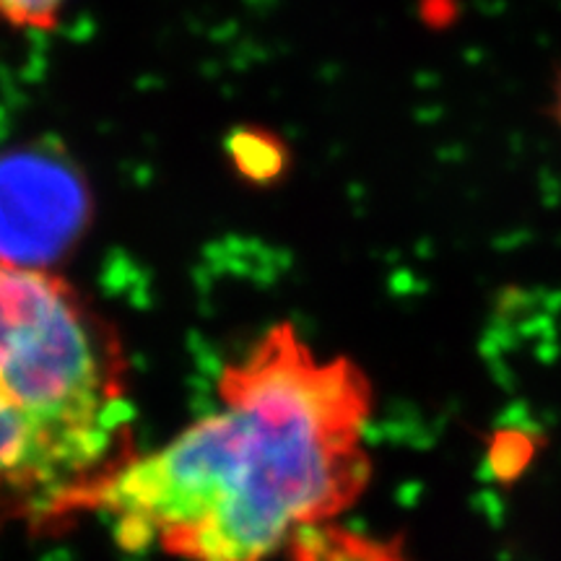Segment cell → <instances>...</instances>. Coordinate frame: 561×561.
Here are the masks:
<instances>
[{"label": "cell", "instance_id": "6da1fadb", "mask_svg": "<svg viewBox=\"0 0 561 561\" xmlns=\"http://www.w3.org/2000/svg\"><path fill=\"white\" fill-rule=\"evenodd\" d=\"M369 416L359 367L320 356L284 322L224 371L214 411L133 455L87 515L130 551L273 561L362 494Z\"/></svg>", "mask_w": 561, "mask_h": 561}, {"label": "cell", "instance_id": "7a4b0ae2", "mask_svg": "<svg viewBox=\"0 0 561 561\" xmlns=\"http://www.w3.org/2000/svg\"><path fill=\"white\" fill-rule=\"evenodd\" d=\"M115 328L50 268L0 261V523L60 525L133 455Z\"/></svg>", "mask_w": 561, "mask_h": 561}, {"label": "cell", "instance_id": "3957f363", "mask_svg": "<svg viewBox=\"0 0 561 561\" xmlns=\"http://www.w3.org/2000/svg\"><path fill=\"white\" fill-rule=\"evenodd\" d=\"M83 191L55 164L11 159L0 164V261L47 268L83 219Z\"/></svg>", "mask_w": 561, "mask_h": 561}, {"label": "cell", "instance_id": "277c9868", "mask_svg": "<svg viewBox=\"0 0 561 561\" xmlns=\"http://www.w3.org/2000/svg\"><path fill=\"white\" fill-rule=\"evenodd\" d=\"M541 426L530 416L504 419L489 439L486 471L494 481L512 483L528 471L541 453Z\"/></svg>", "mask_w": 561, "mask_h": 561}, {"label": "cell", "instance_id": "5b68a950", "mask_svg": "<svg viewBox=\"0 0 561 561\" xmlns=\"http://www.w3.org/2000/svg\"><path fill=\"white\" fill-rule=\"evenodd\" d=\"M231 157L237 170L250 180H271L284 167V149L271 144L268 133H237L231 138Z\"/></svg>", "mask_w": 561, "mask_h": 561}, {"label": "cell", "instance_id": "8992f818", "mask_svg": "<svg viewBox=\"0 0 561 561\" xmlns=\"http://www.w3.org/2000/svg\"><path fill=\"white\" fill-rule=\"evenodd\" d=\"M68 0H0V19L26 32H50L66 11Z\"/></svg>", "mask_w": 561, "mask_h": 561}, {"label": "cell", "instance_id": "52a82bcc", "mask_svg": "<svg viewBox=\"0 0 561 561\" xmlns=\"http://www.w3.org/2000/svg\"><path fill=\"white\" fill-rule=\"evenodd\" d=\"M553 117H557V125H559V130H561V70H559V76H557V83H553Z\"/></svg>", "mask_w": 561, "mask_h": 561}]
</instances>
